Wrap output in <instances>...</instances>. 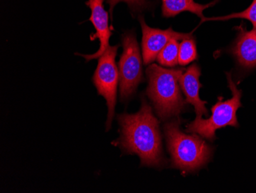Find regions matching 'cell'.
Instances as JSON below:
<instances>
[{"mask_svg": "<svg viewBox=\"0 0 256 193\" xmlns=\"http://www.w3.org/2000/svg\"><path fill=\"white\" fill-rule=\"evenodd\" d=\"M123 53L119 62L120 99L126 100L135 93L143 79L142 60L136 36L133 32L122 35Z\"/></svg>", "mask_w": 256, "mask_h": 193, "instance_id": "5", "label": "cell"}, {"mask_svg": "<svg viewBox=\"0 0 256 193\" xmlns=\"http://www.w3.org/2000/svg\"><path fill=\"white\" fill-rule=\"evenodd\" d=\"M120 2L126 3L133 14L142 13L144 10H148L153 6L149 0H107V4L110 5V14L112 17L115 6Z\"/></svg>", "mask_w": 256, "mask_h": 193, "instance_id": "15", "label": "cell"}, {"mask_svg": "<svg viewBox=\"0 0 256 193\" xmlns=\"http://www.w3.org/2000/svg\"><path fill=\"white\" fill-rule=\"evenodd\" d=\"M226 77L232 97L225 102H222L220 99L212 108L210 117L207 119L196 118L186 126V132L198 134L212 142L215 139L217 129L228 126L238 127L236 112L242 106V91L237 89L230 73H226Z\"/></svg>", "mask_w": 256, "mask_h": 193, "instance_id": "4", "label": "cell"}, {"mask_svg": "<svg viewBox=\"0 0 256 193\" xmlns=\"http://www.w3.org/2000/svg\"><path fill=\"white\" fill-rule=\"evenodd\" d=\"M184 72L181 68L164 69L156 64H151L146 69V94L162 119L178 116L185 107L180 88V79Z\"/></svg>", "mask_w": 256, "mask_h": 193, "instance_id": "2", "label": "cell"}, {"mask_svg": "<svg viewBox=\"0 0 256 193\" xmlns=\"http://www.w3.org/2000/svg\"><path fill=\"white\" fill-rule=\"evenodd\" d=\"M119 46L108 47L103 54L99 57L98 64L93 76V83L97 89L99 95L103 96L107 101L108 113L107 130L112 125L114 115L117 88L118 83L119 73L115 63V57L117 55Z\"/></svg>", "mask_w": 256, "mask_h": 193, "instance_id": "6", "label": "cell"}, {"mask_svg": "<svg viewBox=\"0 0 256 193\" xmlns=\"http://www.w3.org/2000/svg\"><path fill=\"white\" fill-rule=\"evenodd\" d=\"M197 59L196 42L192 37L182 40L179 47L178 63L180 66H186Z\"/></svg>", "mask_w": 256, "mask_h": 193, "instance_id": "13", "label": "cell"}, {"mask_svg": "<svg viewBox=\"0 0 256 193\" xmlns=\"http://www.w3.org/2000/svg\"><path fill=\"white\" fill-rule=\"evenodd\" d=\"M164 134L174 168L184 172H195L210 159L211 147L200 135L182 132L176 121L165 125Z\"/></svg>", "mask_w": 256, "mask_h": 193, "instance_id": "3", "label": "cell"}, {"mask_svg": "<svg viewBox=\"0 0 256 193\" xmlns=\"http://www.w3.org/2000/svg\"><path fill=\"white\" fill-rule=\"evenodd\" d=\"M235 18L248 20L252 24L253 28L256 29V0H253L252 4L250 6V7L242 12L236 13V14H230V15L225 16V17L204 18L201 20V23L206 21H226V20Z\"/></svg>", "mask_w": 256, "mask_h": 193, "instance_id": "14", "label": "cell"}, {"mask_svg": "<svg viewBox=\"0 0 256 193\" xmlns=\"http://www.w3.org/2000/svg\"><path fill=\"white\" fill-rule=\"evenodd\" d=\"M218 0H214V2L207 5L196 4L194 0H162V16L169 18L178 15L182 12L192 13L199 17L201 20L204 18V10L208 7L215 5Z\"/></svg>", "mask_w": 256, "mask_h": 193, "instance_id": "11", "label": "cell"}, {"mask_svg": "<svg viewBox=\"0 0 256 193\" xmlns=\"http://www.w3.org/2000/svg\"><path fill=\"white\" fill-rule=\"evenodd\" d=\"M103 3L104 0H88L86 3V5L88 6L92 10V16L89 20L93 24L97 31L96 35L92 36L90 38L92 40L96 38L99 39L100 44V48L94 54H78L79 56H83L87 62L99 58L109 47V40L112 33L109 28L108 14L104 8Z\"/></svg>", "mask_w": 256, "mask_h": 193, "instance_id": "8", "label": "cell"}, {"mask_svg": "<svg viewBox=\"0 0 256 193\" xmlns=\"http://www.w3.org/2000/svg\"><path fill=\"white\" fill-rule=\"evenodd\" d=\"M200 68L194 63L188 68L180 79V85L185 94L186 101L194 106L198 119L202 118L204 115L208 116V110L205 106L206 102L201 100L199 96L200 89L202 87L200 83Z\"/></svg>", "mask_w": 256, "mask_h": 193, "instance_id": "10", "label": "cell"}, {"mask_svg": "<svg viewBox=\"0 0 256 193\" xmlns=\"http://www.w3.org/2000/svg\"><path fill=\"white\" fill-rule=\"evenodd\" d=\"M122 135L118 144L126 153L136 154L142 165L160 167L164 164L159 122L150 106L143 101L135 114L119 115Z\"/></svg>", "mask_w": 256, "mask_h": 193, "instance_id": "1", "label": "cell"}, {"mask_svg": "<svg viewBox=\"0 0 256 193\" xmlns=\"http://www.w3.org/2000/svg\"><path fill=\"white\" fill-rule=\"evenodd\" d=\"M139 21L143 32L142 52L145 65L154 63L161 50L171 40H184L192 37V33H178L172 28L166 30L150 28L146 25L143 17H140Z\"/></svg>", "mask_w": 256, "mask_h": 193, "instance_id": "7", "label": "cell"}, {"mask_svg": "<svg viewBox=\"0 0 256 193\" xmlns=\"http://www.w3.org/2000/svg\"><path fill=\"white\" fill-rule=\"evenodd\" d=\"M178 40H172L158 54L156 60L160 64L168 67H174L178 64L179 47Z\"/></svg>", "mask_w": 256, "mask_h": 193, "instance_id": "12", "label": "cell"}, {"mask_svg": "<svg viewBox=\"0 0 256 193\" xmlns=\"http://www.w3.org/2000/svg\"><path fill=\"white\" fill-rule=\"evenodd\" d=\"M236 29L238 35L230 53L243 70H253L256 68V29L248 31L242 25Z\"/></svg>", "mask_w": 256, "mask_h": 193, "instance_id": "9", "label": "cell"}]
</instances>
